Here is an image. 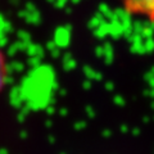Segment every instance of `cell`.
Returning <instances> with one entry per match:
<instances>
[{"mask_svg": "<svg viewBox=\"0 0 154 154\" xmlns=\"http://www.w3.org/2000/svg\"><path fill=\"white\" fill-rule=\"evenodd\" d=\"M123 11L131 17L154 25V0H121Z\"/></svg>", "mask_w": 154, "mask_h": 154, "instance_id": "1", "label": "cell"}, {"mask_svg": "<svg viewBox=\"0 0 154 154\" xmlns=\"http://www.w3.org/2000/svg\"><path fill=\"white\" fill-rule=\"evenodd\" d=\"M4 77H5V63H4L3 55L0 54V88L4 82Z\"/></svg>", "mask_w": 154, "mask_h": 154, "instance_id": "2", "label": "cell"}]
</instances>
